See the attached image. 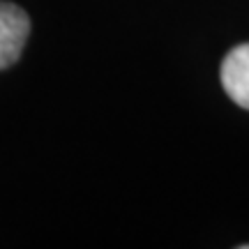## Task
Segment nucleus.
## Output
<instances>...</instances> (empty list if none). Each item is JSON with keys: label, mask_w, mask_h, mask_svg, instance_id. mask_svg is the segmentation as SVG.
<instances>
[{"label": "nucleus", "mask_w": 249, "mask_h": 249, "mask_svg": "<svg viewBox=\"0 0 249 249\" xmlns=\"http://www.w3.org/2000/svg\"><path fill=\"white\" fill-rule=\"evenodd\" d=\"M222 86L238 107L249 111V44L235 46L224 58Z\"/></svg>", "instance_id": "obj_2"}, {"label": "nucleus", "mask_w": 249, "mask_h": 249, "mask_svg": "<svg viewBox=\"0 0 249 249\" xmlns=\"http://www.w3.org/2000/svg\"><path fill=\"white\" fill-rule=\"evenodd\" d=\"M30 35V18L14 2L0 0V70L18 60Z\"/></svg>", "instance_id": "obj_1"}]
</instances>
